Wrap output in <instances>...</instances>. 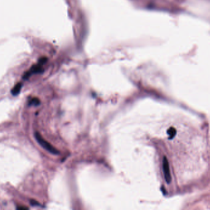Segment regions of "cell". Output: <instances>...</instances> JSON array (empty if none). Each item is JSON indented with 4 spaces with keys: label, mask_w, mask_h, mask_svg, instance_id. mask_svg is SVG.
<instances>
[{
    "label": "cell",
    "mask_w": 210,
    "mask_h": 210,
    "mask_svg": "<svg viewBox=\"0 0 210 210\" xmlns=\"http://www.w3.org/2000/svg\"><path fill=\"white\" fill-rule=\"evenodd\" d=\"M17 210H29L28 208L24 206H18L17 207Z\"/></svg>",
    "instance_id": "7"
},
{
    "label": "cell",
    "mask_w": 210,
    "mask_h": 210,
    "mask_svg": "<svg viewBox=\"0 0 210 210\" xmlns=\"http://www.w3.org/2000/svg\"><path fill=\"white\" fill-rule=\"evenodd\" d=\"M30 203H31V204L32 205H39V204L37 202V201H35V200H31V201H30Z\"/></svg>",
    "instance_id": "8"
},
{
    "label": "cell",
    "mask_w": 210,
    "mask_h": 210,
    "mask_svg": "<svg viewBox=\"0 0 210 210\" xmlns=\"http://www.w3.org/2000/svg\"><path fill=\"white\" fill-rule=\"evenodd\" d=\"M47 59L46 58H42L39 61V63L38 64V65H36L35 66H33L32 68L26 73L25 74L24 76V78L25 79H27L33 73H40L41 71H43L42 70H43V69H42V67H41V65H43V63H44L46 62Z\"/></svg>",
    "instance_id": "3"
},
{
    "label": "cell",
    "mask_w": 210,
    "mask_h": 210,
    "mask_svg": "<svg viewBox=\"0 0 210 210\" xmlns=\"http://www.w3.org/2000/svg\"><path fill=\"white\" fill-rule=\"evenodd\" d=\"M22 84L21 83L17 84L13 87V89L11 90L12 94L14 96L17 95L20 93V92L21 89H22Z\"/></svg>",
    "instance_id": "4"
},
{
    "label": "cell",
    "mask_w": 210,
    "mask_h": 210,
    "mask_svg": "<svg viewBox=\"0 0 210 210\" xmlns=\"http://www.w3.org/2000/svg\"><path fill=\"white\" fill-rule=\"evenodd\" d=\"M162 166H163V171L166 183L170 184L171 181V173L170 170L169 162L166 157H164L163 158Z\"/></svg>",
    "instance_id": "2"
},
{
    "label": "cell",
    "mask_w": 210,
    "mask_h": 210,
    "mask_svg": "<svg viewBox=\"0 0 210 210\" xmlns=\"http://www.w3.org/2000/svg\"><path fill=\"white\" fill-rule=\"evenodd\" d=\"M167 133L169 136V139L172 140L173 138H174V137L176 135V130L175 129V128L171 127L169 129H168Z\"/></svg>",
    "instance_id": "5"
},
{
    "label": "cell",
    "mask_w": 210,
    "mask_h": 210,
    "mask_svg": "<svg viewBox=\"0 0 210 210\" xmlns=\"http://www.w3.org/2000/svg\"><path fill=\"white\" fill-rule=\"evenodd\" d=\"M35 137L36 141L38 142V143L43 148H44L46 150H48L49 152H50V153H52L53 154H59L58 150L57 149H55L53 146L50 145L49 142H48L46 140H45L43 137H42V136L40 135L39 133H38V132L35 133Z\"/></svg>",
    "instance_id": "1"
},
{
    "label": "cell",
    "mask_w": 210,
    "mask_h": 210,
    "mask_svg": "<svg viewBox=\"0 0 210 210\" xmlns=\"http://www.w3.org/2000/svg\"><path fill=\"white\" fill-rule=\"evenodd\" d=\"M39 100H38V98H33L31 100V104L32 105H38L39 104Z\"/></svg>",
    "instance_id": "6"
}]
</instances>
